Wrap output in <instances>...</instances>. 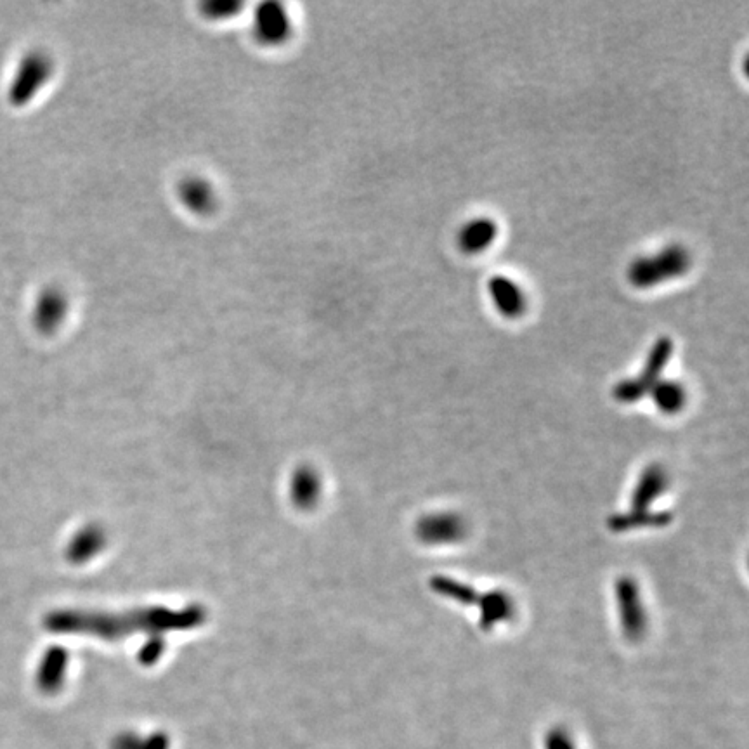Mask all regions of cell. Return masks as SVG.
I'll return each instance as SVG.
<instances>
[{
  "instance_id": "obj_6",
  "label": "cell",
  "mask_w": 749,
  "mask_h": 749,
  "mask_svg": "<svg viewBox=\"0 0 749 749\" xmlns=\"http://www.w3.org/2000/svg\"><path fill=\"white\" fill-rule=\"evenodd\" d=\"M488 287L496 311L505 318L515 320L526 313V295L515 281L507 276H493Z\"/></svg>"
},
{
  "instance_id": "obj_17",
  "label": "cell",
  "mask_w": 749,
  "mask_h": 749,
  "mask_svg": "<svg viewBox=\"0 0 749 749\" xmlns=\"http://www.w3.org/2000/svg\"><path fill=\"white\" fill-rule=\"evenodd\" d=\"M241 4H235V2H207L203 4L202 11L205 16L209 18H228V16H235L240 13Z\"/></svg>"
},
{
  "instance_id": "obj_2",
  "label": "cell",
  "mask_w": 749,
  "mask_h": 749,
  "mask_svg": "<svg viewBox=\"0 0 749 749\" xmlns=\"http://www.w3.org/2000/svg\"><path fill=\"white\" fill-rule=\"evenodd\" d=\"M691 254L682 245H670L658 254L635 259L628 269V280L635 288L658 287L665 281L684 276L691 269Z\"/></svg>"
},
{
  "instance_id": "obj_12",
  "label": "cell",
  "mask_w": 749,
  "mask_h": 749,
  "mask_svg": "<svg viewBox=\"0 0 749 749\" xmlns=\"http://www.w3.org/2000/svg\"><path fill=\"white\" fill-rule=\"evenodd\" d=\"M619 602H621V613H623V621H625L626 630L628 633H640V630L644 628V616L642 611H632V609H640V600L637 599V590L633 587L630 581L621 583L619 587Z\"/></svg>"
},
{
  "instance_id": "obj_18",
  "label": "cell",
  "mask_w": 749,
  "mask_h": 749,
  "mask_svg": "<svg viewBox=\"0 0 749 749\" xmlns=\"http://www.w3.org/2000/svg\"><path fill=\"white\" fill-rule=\"evenodd\" d=\"M486 611V623H491L493 619H503L505 614L509 611V600L505 599V595L495 593L488 597V607H484Z\"/></svg>"
},
{
  "instance_id": "obj_10",
  "label": "cell",
  "mask_w": 749,
  "mask_h": 749,
  "mask_svg": "<svg viewBox=\"0 0 749 749\" xmlns=\"http://www.w3.org/2000/svg\"><path fill=\"white\" fill-rule=\"evenodd\" d=\"M103 545H105L103 531L91 526L80 531L79 536L72 541V547L68 548V555L75 562L89 561L92 555L103 548Z\"/></svg>"
},
{
  "instance_id": "obj_3",
  "label": "cell",
  "mask_w": 749,
  "mask_h": 749,
  "mask_svg": "<svg viewBox=\"0 0 749 749\" xmlns=\"http://www.w3.org/2000/svg\"><path fill=\"white\" fill-rule=\"evenodd\" d=\"M671 352H673V342L668 337L659 339L654 347L651 349V354L647 358L645 363L644 372L642 375L633 380H626L616 387V398L619 401H626V403H632L637 399L644 398L647 392L652 391V387L658 384L659 375L665 370L668 361L671 358Z\"/></svg>"
},
{
  "instance_id": "obj_7",
  "label": "cell",
  "mask_w": 749,
  "mask_h": 749,
  "mask_svg": "<svg viewBox=\"0 0 749 749\" xmlns=\"http://www.w3.org/2000/svg\"><path fill=\"white\" fill-rule=\"evenodd\" d=\"M68 313V299L58 288H47L40 294L35 306V323L40 332L58 330Z\"/></svg>"
},
{
  "instance_id": "obj_13",
  "label": "cell",
  "mask_w": 749,
  "mask_h": 749,
  "mask_svg": "<svg viewBox=\"0 0 749 749\" xmlns=\"http://www.w3.org/2000/svg\"><path fill=\"white\" fill-rule=\"evenodd\" d=\"M652 396L656 399V404L663 411H677L682 408L685 401V391L682 385L677 382H658L652 387Z\"/></svg>"
},
{
  "instance_id": "obj_11",
  "label": "cell",
  "mask_w": 749,
  "mask_h": 749,
  "mask_svg": "<svg viewBox=\"0 0 749 749\" xmlns=\"http://www.w3.org/2000/svg\"><path fill=\"white\" fill-rule=\"evenodd\" d=\"M320 491V479H318L316 470L309 469V467L297 470V476L294 479V502L299 507H302V509L313 507Z\"/></svg>"
},
{
  "instance_id": "obj_4",
  "label": "cell",
  "mask_w": 749,
  "mask_h": 749,
  "mask_svg": "<svg viewBox=\"0 0 749 749\" xmlns=\"http://www.w3.org/2000/svg\"><path fill=\"white\" fill-rule=\"evenodd\" d=\"M294 32L292 20L285 7L276 2H266L257 7L254 18V37L259 44L268 47L283 46Z\"/></svg>"
},
{
  "instance_id": "obj_15",
  "label": "cell",
  "mask_w": 749,
  "mask_h": 749,
  "mask_svg": "<svg viewBox=\"0 0 749 749\" xmlns=\"http://www.w3.org/2000/svg\"><path fill=\"white\" fill-rule=\"evenodd\" d=\"M65 651L54 649L44 661V668L40 671V682L44 687H54L59 682V673L65 670L66 656Z\"/></svg>"
},
{
  "instance_id": "obj_8",
  "label": "cell",
  "mask_w": 749,
  "mask_h": 749,
  "mask_svg": "<svg viewBox=\"0 0 749 749\" xmlns=\"http://www.w3.org/2000/svg\"><path fill=\"white\" fill-rule=\"evenodd\" d=\"M496 236H498V224L489 217H477L460 229L458 245L465 254H481L495 243Z\"/></svg>"
},
{
  "instance_id": "obj_9",
  "label": "cell",
  "mask_w": 749,
  "mask_h": 749,
  "mask_svg": "<svg viewBox=\"0 0 749 749\" xmlns=\"http://www.w3.org/2000/svg\"><path fill=\"white\" fill-rule=\"evenodd\" d=\"M51 73V61L44 54H30V58L21 66L20 77L14 87V99L27 101L33 92L44 85Z\"/></svg>"
},
{
  "instance_id": "obj_1",
  "label": "cell",
  "mask_w": 749,
  "mask_h": 749,
  "mask_svg": "<svg viewBox=\"0 0 749 749\" xmlns=\"http://www.w3.org/2000/svg\"><path fill=\"white\" fill-rule=\"evenodd\" d=\"M205 619L202 609H186L183 613L172 611H143L125 616L106 614H54L49 626L58 632L98 633L101 637H120L136 630H167L198 626ZM110 639V640H111Z\"/></svg>"
},
{
  "instance_id": "obj_5",
  "label": "cell",
  "mask_w": 749,
  "mask_h": 749,
  "mask_svg": "<svg viewBox=\"0 0 749 749\" xmlns=\"http://www.w3.org/2000/svg\"><path fill=\"white\" fill-rule=\"evenodd\" d=\"M176 195L191 214L200 217L214 214L219 205L214 186L205 177L184 176L183 179H179Z\"/></svg>"
},
{
  "instance_id": "obj_16",
  "label": "cell",
  "mask_w": 749,
  "mask_h": 749,
  "mask_svg": "<svg viewBox=\"0 0 749 749\" xmlns=\"http://www.w3.org/2000/svg\"><path fill=\"white\" fill-rule=\"evenodd\" d=\"M663 479H665V477H663L661 472H652L651 470V472L644 477L642 486H640V488L637 489V493H635V505H637V507H645L647 503L651 502L652 498L658 495L659 491L663 489V484H665Z\"/></svg>"
},
{
  "instance_id": "obj_14",
  "label": "cell",
  "mask_w": 749,
  "mask_h": 749,
  "mask_svg": "<svg viewBox=\"0 0 749 749\" xmlns=\"http://www.w3.org/2000/svg\"><path fill=\"white\" fill-rule=\"evenodd\" d=\"M458 528L455 517H436L420 524V536L424 540H453L458 535Z\"/></svg>"
}]
</instances>
